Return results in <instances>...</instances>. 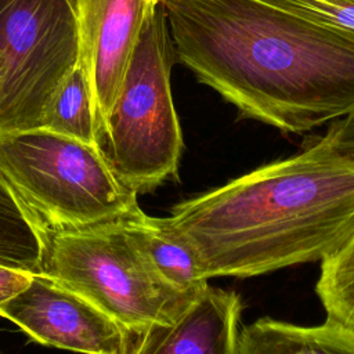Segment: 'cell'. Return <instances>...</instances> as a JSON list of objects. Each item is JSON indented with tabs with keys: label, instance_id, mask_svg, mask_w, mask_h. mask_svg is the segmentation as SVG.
<instances>
[{
	"label": "cell",
	"instance_id": "7c38bea8",
	"mask_svg": "<svg viewBox=\"0 0 354 354\" xmlns=\"http://www.w3.org/2000/svg\"><path fill=\"white\" fill-rule=\"evenodd\" d=\"M44 241L25 212L0 181V266L41 272Z\"/></svg>",
	"mask_w": 354,
	"mask_h": 354
},
{
	"label": "cell",
	"instance_id": "e0dca14e",
	"mask_svg": "<svg viewBox=\"0 0 354 354\" xmlns=\"http://www.w3.org/2000/svg\"><path fill=\"white\" fill-rule=\"evenodd\" d=\"M30 275L29 272L0 266V306L24 288L29 282Z\"/></svg>",
	"mask_w": 354,
	"mask_h": 354
},
{
	"label": "cell",
	"instance_id": "8fae6325",
	"mask_svg": "<svg viewBox=\"0 0 354 354\" xmlns=\"http://www.w3.org/2000/svg\"><path fill=\"white\" fill-rule=\"evenodd\" d=\"M122 228L147 257L155 271L173 288L187 295H198L209 283L195 254L158 221L144 212L122 221Z\"/></svg>",
	"mask_w": 354,
	"mask_h": 354
},
{
	"label": "cell",
	"instance_id": "52a82bcc",
	"mask_svg": "<svg viewBox=\"0 0 354 354\" xmlns=\"http://www.w3.org/2000/svg\"><path fill=\"white\" fill-rule=\"evenodd\" d=\"M0 315L46 346L83 354H126L129 332L88 299L43 274L0 306Z\"/></svg>",
	"mask_w": 354,
	"mask_h": 354
},
{
	"label": "cell",
	"instance_id": "5bb4252c",
	"mask_svg": "<svg viewBox=\"0 0 354 354\" xmlns=\"http://www.w3.org/2000/svg\"><path fill=\"white\" fill-rule=\"evenodd\" d=\"M315 293L326 319L354 332V234L337 252L321 261Z\"/></svg>",
	"mask_w": 354,
	"mask_h": 354
},
{
	"label": "cell",
	"instance_id": "7a4b0ae2",
	"mask_svg": "<svg viewBox=\"0 0 354 354\" xmlns=\"http://www.w3.org/2000/svg\"><path fill=\"white\" fill-rule=\"evenodd\" d=\"M158 221L195 254L207 279L322 261L354 234V159L315 137Z\"/></svg>",
	"mask_w": 354,
	"mask_h": 354
},
{
	"label": "cell",
	"instance_id": "6da1fadb",
	"mask_svg": "<svg viewBox=\"0 0 354 354\" xmlns=\"http://www.w3.org/2000/svg\"><path fill=\"white\" fill-rule=\"evenodd\" d=\"M176 61L242 118L306 133L354 112V35L267 0H163Z\"/></svg>",
	"mask_w": 354,
	"mask_h": 354
},
{
	"label": "cell",
	"instance_id": "30bf717a",
	"mask_svg": "<svg viewBox=\"0 0 354 354\" xmlns=\"http://www.w3.org/2000/svg\"><path fill=\"white\" fill-rule=\"evenodd\" d=\"M235 354H354V332L328 319L306 326L263 317L238 332Z\"/></svg>",
	"mask_w": 354,
	"mask_h": 354
},
{
	"label": "cell",
	"instance_id": "9c48e42d",
	"mask_svg": "<svg viewBox=\"0 0 354 354\" xmlns=\"http://www.w3.org/2000/svg\"><path fill=\"white\" fill-rule=\"evenodd\" d=\"M241 296L207 285L171 322L129 333L126 354H235Z\"/></svg>",
	"mask_w": 354,
	"mask_h": 354
},
{
	"label": "cell",
	"instance_id": "9a60e30c",
	"mask_svg": "<svg viewBox=\"0 0 354 354\" xmlns=\"http://www.w3.org/2000/svg\"><path fill=\"white\" fill-rule=\"evenodd\" d=\"M314 22L354 35V0H267Z\"/></svg>",
	"mask_w": 354,
	"mask_h": 354
},
{
	"label": "cell",
	"instance_id": "3957f363",
	"mask_svg": "<svg viewBox=\"0 0 354 354\" xmlns=\"http://www.w3.org/2000/svg\"><path fill=\"white\" fill-rule=\"evenodd\" d=\"M0 181L43 241L142 213L94 145L44 127L0 131Z\"/></svg>",
	"mask_w": 354,
	"mask_h": 354
},
{
	"label": "cell",
	"instance_id": "2e32d148",
	"mask_svg": "<svg viewBox=\"0 0 354 354\" xmlns=\"http://www.w3.org/2000/svg\"><path fill=\"white\" fill-rule=\"evenodd\" d=\"M322 137L337 152L354 159V112L330 122Z\"/></svg>",
	"mask_w": 354,
	"mask_h": 354
},
{
	"label": "cell",
	"instance_id": "ba28073f",
	"mask_svg": "<svg viewBox=\"0 0 354 354\" xmlns=\"http://www.w3.org/2000/svg\"><path fill=\"white\" fill-rule=\"evenodd\" d=\"M79 65L90 87L95 133L104 126L149 15L163 0H73Z\"/></svg>",
	"mask_w": 354,
	"mask_h": 354
},
{
	"label": "cell",
	"instance_id": "8992f818",
	"mask_svg": "<svg viewBox=\"0 0 354 354\" xmlns=\"http://www.w3.org/2000/svg\"><path fill=\"white\" fill-rule=\"evenodd\" d=\"M77 64L73 0H0V131L44 127Z\"/></svg>",
	"mask_w": 354,
	"mask_h": 354
},
{
	"label": "cell",
	"instance_id": "277c9868",
	"mask_svg": "<svg viewBox=\"0 0 354 354\" xmlns=\"http://www.w3.org/2000/svg\"><path fill=\"white\" fill-rule=\"evenodd\" d=\"M174 61L160 4L147 19L120 91L95 133V148L104 162L137 195L177 176L184 141L170 86Z\"/></svg>",
	"mask_w": 354,
	"mask_h": 354
},
{
	"label": "cell",
	"instance_id": "5b68a950",
	"mask_svg": "<svg viewBox=\"0 0 354 354\" xmlns=\"http://www.w3.org/2000/svg\"><path fill=\"white\" fill-rule=\"evenodd\" d=\"M41 272L88 299L129 333L174 321L201 293L167 283L122 221L46 238Z\"/></svg>",
	"mask_w": 354,
	"mask_h": 354
},
{
	"label": "cell",
	"instance_id": "4fadbf2b",
	"mask_svg": "<svg viewBox=\"0 0 354 354\" xmlns=\"http://www.w3.org/2000/svg\"><path fill=\"white\" fill-rule=\"evenodd\" d=\"M44 129L95 147L94 105L86 73L79 64L54 97Z\"/></svg>",
	"mask_w": 354,
	"mask_h": 354
}]
</instances>
